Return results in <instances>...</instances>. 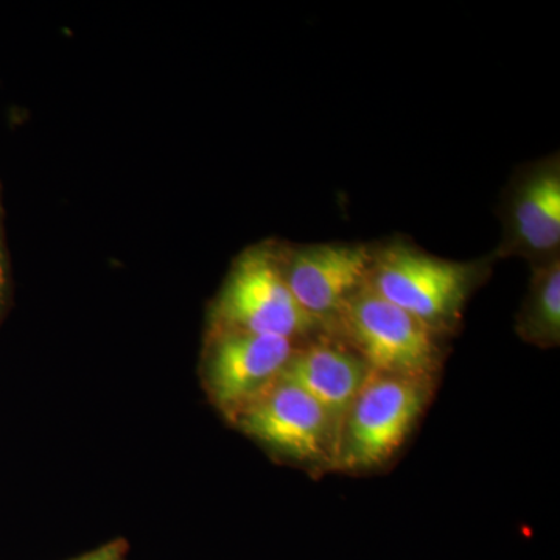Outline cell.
<instances>
[{"label": "cell", "instance_id": "6da1fadb", "mask_svg": "<svg viewBox=\"0 0 560 560\" xmlns=\"http://www.w3.org/2000/svg\"><path fill=\"white\" fill-rule=\"evenodd\" d=\"M436 383L371 371L342 423L335 470L370 474L388 466L429 408Z\"/></svg>", "mask_w": 560, "mask_h": 560}, {"label": "cell", "instance_id": "7a4b0ae2", "mask_svg": "<svg viewBox=\"0 0 560 560\" xmlns=\"http://www.w3.org/2000/svg\"><path fill=\"white\" fill-rule=\"evenodd\" d=\"M481 264L440 259L407 245L374 250L368 287L436 334L455 330L480 285Z\"/></svg>", "mask_w": 560, "mask_h": 560}, {"label": "cell", "instance_id": "3957f363", "mask_svg": "<svg viewBox=\"0 0 560 560\" xmlns=\"http://www.w3.org/2000/svg\"><path fill=\"white\" fill-rule=\"evenodd\" d=\"M327 334L382 374L438 378L444 363L442 335L383 300L368 283L345 302Z\"/></svg>", "mask_w": 560, "mask_h": 560}, {"label": "cell", "instance_id": "277c9868", "mask_svg": "<svg viewBox=\"0 0 560 560\" xmlns=\"http://www.w3.org/2000/svg\"><path fill=\"white\" fill-rule=\"evenodd\" d=\"M210 330L278 335L298 342L326 334L294 300L278 250L270 248H250L235 260L213 304Z\"/></svg>", "mask_w": 560, "mask_h": 560}, {"label": "cell", "instance_id": "5b68a950", "mask_svg": "<svg viewBox=\"0 0 560 560\" xmlns=\"http://www.w3.org/2000/svg\"><path fill=\"white\" fill-rule=\"evenodd\" d=\"M230 422L280 460L313 474L335 470L338 438L318 401L280 377Z\"/></svg>", "mask_w": 560, "mask_h": 560}, {"label": "cell", "instance_id": "8992f818", "mask_svg": "<svg viewBox=\"0 0 560 560\" xmlns=\"http://www.w3.org/2000/svg\"><path fill=\"white\" fill-rule=\"evenodd\" d=\"M300 345L278 335L209 330L201 375L210 401L230 419L282 377Z\"/></svg>", "mask_w": 560, "mask_h": 560}, {"label": "cell", "instance_id": "52a82bcc", "mask_svg": "<svg viewBox=\"0 0 560 560\" xmlns=\"http://www.w3.org/2000/svg\"><path fill=\"white\" fill-rule=\"evenodd\" d=\"M287 285L302 311L329 331L345 302L368 282L374 250L320 243L278 253Z\"/></svg>", "mask_w": 560, "mask_h": 560}, {"label": "cell", "instance_id": "ba28073f", "mask_svg": "<svg viewBox=\"0 0 560 560\" xmlns=\"http://www.w3.org/2000/svg\"><path fill=\"white\" fill-rule=\"evenodd\" d=\"M559 162L539 164L514 183L504 210L503 254L528 257L533 265L559 256Z\"/></svg>", "mask_w": 560, "mask_h": 560}, {"label": "cell", "instance_id": "9c48e42d", "mask_svg": "<svg viewBox=\"0 0 560 560\" xmlns=\"http://www.w3.org/2000/svg\"><path fill=\"white\" fill-rule=\"evenodd\" d=\"M370 374V366L355 350L323 334L300 345L282 377L318 401L340 441L346 416Z\"/></svg>", "mask_w": 560, "mask_h": 560}, {"label": "cell", "instance_id": "30bf717a", "mask_svg": "<svg viewBox=\"0 0 560 560\" xmlns=\"http://www.w3.org/2000/svg\"><path fill=\"white\" fill-rule=\"evenodd\" d=\"M518 337L537 348L560 342V257L533 265L528 294L517 315Z\"/></svg>", "mask_w": 560, "mask_h": 560}, {"label": "cell", "instance_id": "8fae6325", "mask_svg": "<svg viewBox=\"0 0 560 560\" xmlns=\"http://www.w3.org/2000/svg\"><path fill=\"white\" fill-rule=\"evenodd\" d=\"M128 552H130V544L127 540L114 539L70 560H128Z\"/></svg>", "mask_w": 560, "mask_h": 560}, {"label": "cell", "instance_id": "7c38bea8", "mask_svg": "<svg viewBox=\"0 0 560 560\" xmlns=\"http://www.w3.org/2000/svg\"><path fill=\"white\" fill-rule=\"evenodd\" d=\"M7 290H9V272H7L5 250H3L2 213H0V315L5 307Z\"/></svg>", "mask_w": 560, "mask_h": 560}]
</instances>
